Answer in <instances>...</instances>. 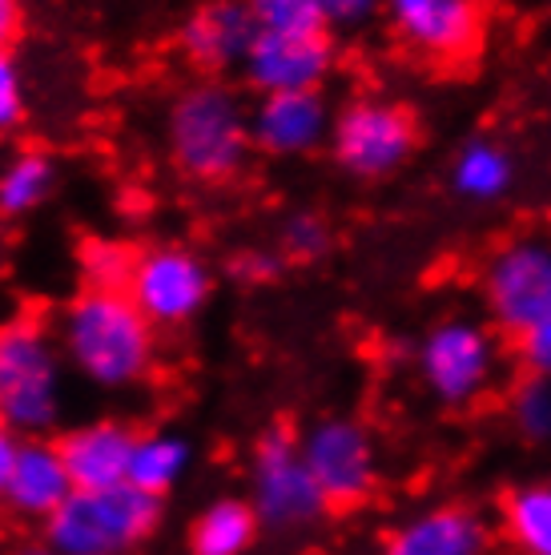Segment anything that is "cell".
Here are the masks:
<instances>
[{"label":"cell","mask_w":551,"mask_h":555,"mask_svg":"<svg viewBox=\"0 0 551 555\" xmlns=\"http://www.w3.org/2000/svg\"><path fill=\"white\" fill-rule=\"evenodd\" d=\"M53 334L65 366L97 390L141 387L157 359V326L125 291H77L56 310Z\"/></svg>","instance_id":"obj_1"},{"label":"cell","mask_w":551,"mask_h":555,"mask_svg":"<svg viewBox=\"0 0 551 555\" xmlns=\"http://www.w3.org/2000/svg\"><path fill=\"white\" fill-rule=\"evenodd\" d=\"M166 150L174 169L190 181H234L254 153L249 105L221 77L185 85L166 109Z\"/></svg>","instance_id":"obj_2"},{"label":"cell","mask_w":551,"mask_h":555,"mask_svg":"<svg viewBox=\"0 0 551 555\" xmlns=\"http://www.w3.org/2000/svg\"><path fill=\"white\" fill-rule=\"evenodd\" d=\"M65 371L53 326L28 314L0 326V418L21 439H49L61 423Z\"/></svg>","instance_id":"obj_3"},{"label":"cell","mask_w":551,"mask_h":555,"mask_svg":"<svg viewBox=\"0 0 551 555\" xmlns=\"http://www.w3.org/2000/svg\"><path fill=\"white\" fill-rule=\"evenodd\" d=\"M414 375L443 411L479 406L503 371V334L487 319L443 314L419 334L411 350Z\"/></svg>","instance_id":"obj_4"},{"label":"cell","mask_w":551,"mask_h":555,"mask_svg":"<svg viewBox=\"0 0 551 555\" xmlns=\"http://www.w3.org/2000/svg\"><path fill=\"white\" fill-rule=\"evenodd\" d=\"M162 524V500L133 483L73 491L61 512L44 519L41 540L61 555H133Z\"/></svg>","instance_id":"obj_5"},{"label":"cell","mask_w":551,"mask_h":555,"mask_svg":"<svg viewBox=\"0 0 551 555\" xmlns=\"http://www.w3.org/2000/svg\"><path fill=\"white\" fill-rule=\"evenodd\" d=\"M423 126L411 105L383 93H359L334 109L331 162L350 181H386L411 166Z\"/></svg>","instance_id":"obj_6"},{"label":"cell","mask_w":551,"mask_h":555,"mask_svg":"<svg viewBox=\"0 0 551 555\" xmlns=\"http://www.w3.org/2000/svg\"><path fill=\"white\" fill-rule=\"evenodd\" d=\"M479 302L487 322L503 338H520L527 326L551 314V234L520 230L503 237L479 266Z\"/></svg>","instance_id":"obj_7"},{"label":"cell","mask_w":551,"mask_h":555,"mask_svg":"<svg viewBox=\"0 0 551 555\" xmlns=\"http://www.w3.org/2000/svg\"><path fill=\"white\" fill-rule=\"evenodd\" d=\"M246 500L254 503L262 528L278 531V535L315 528L331 512L322 487L315 483V475L306 467L298 430H290L286 423H270L254 439Z\"/></svg>","instance_id":"obj_8"},{"label":"cell","mask_w":551,"mask_h":555,"mask_svg":"<svg viewBox=\"0 0 551 555\" xmlns=\"http://www.w3.org/2000/svg\"><path fill=\"white\" fill-rule=\"evenodd\" d=\"M386 33L431 69H463L487 44V0H383Z\"/></svg>","instance_id":"obj_9"},{"label":"cell","mask_w":551,"mask_h":555,"mask_svg":"<svg viewBox=\"0 0 551 555\" xmlns=\"http://www.w3.org/2000/svg\"><path fill=\"white\" fill-rule=\"evenodd\" d=\"M303 459L331 512L362 507L379 491V443L355 415H322L298 435Z\"/></svg>","instance_id":"obj_10"},{"label":"cell","mask_w":551,"mask_h":555,"mask_svg":"<svg viewBox=\"0 0 551 555\" xmlns=\"http://www.w3.org/2000/svg\"><path fill=\"white\" fill-rule=\"evenodd\" d=\"M125 294L157 331H174L206 310V302L214 298V270L202 254L178 242L145 246L133 258Z\"/></svg>","instance_id":"obj_11"},{"label":"cell","mask_w":551,"mask_h":555,"mask_svg":"<svg viewBox=\"0 0 551 555\" xmlns=\"http://www.w3.org/2000/svg\"><path fill=\"white\" fill-rule=\"evenodd\" d=\"M338 69V44L334 33L318 37H282V33H258L242 61V81L258 98L270 93H318Z\"/></svg>","instance_id":"obj_12"},{"label":"cell","mask_w":551,"mask_h":555,"mask_svg":"<svg viewBox=\"0 0 551 555\" xmlns=\"http://www.w3.org/2000/svg\"><path fill=\"white\" fill-rule=\"evenodd\" d=\"M496 524L463 500L427 503L383 535V555H491Z\"/></svg>","instance_id":"obj_13"},{"label":"cell","mask_w":551,"mask_h":555,"mask_svg":"<svg viewBox=\"0 0 551 555\" xmlns=\"http://www.w3.org/2000/svg\"><path fill=\"white\" fill-rule=\"evenodd\" d=\"M334 109L326 93H270L249 105V133L254 150L274 162L315 157L331 145Z\"/></svg>","instance_id":"obj_14"},{"label":"cell","mask_w":551,"mask_h":555,"mask_svg":"<svg viewBox=\"0 0 551 555\" xmlns=\"http://www.w3.org/2000/svg\"><path fill=\"white\" fill-rule=\"evenodd\" d=\"M258 25L249 16L246 0H202L178 28V49L185 65L202 77H226L242 69Z\"/></svg>","instance_id":"obj_15"},{"label":"cell","mask_w":551,"mask_h":555,"mask_svg":"<svg viewBox=\"0 0 551 555\" xmlns=\"http://www.w3.org/2000/svg\"><path fill=\"white\" fill-rule=\"evenodd\" d=\"M138 435L121 418H93L81 427H69L56 447L69 467V479L77 491H101V487L129 483V459L138 447Z\"/></svg>","instance_id":"obj_16"},{"label":"cell","mask_w":551,"mask_h":555,"mask_svg":"<svg viewBox=\"0 0 551 555\" xmlns=\"http://www.w3.org/2000/svg\"><path fill=\"white\" fill-rule=\"evenodd\" d=\"M73 479L69 467L61 459V447L56 439H25L21 451H16L13 475H9V487L0 503L16 515V519H33V524H44L49 515L61 512V503L69 500Z\"/></svg>","instance_id":"obj_17"},{"label":"cell","mask_w":551,"mask_h":555,"mask_svg":"<svg viewBox=\"0 0 551 555\" xmlns=\"http://www.w3.org/2000/svg\"><path fill=\"white\" fill-rule=\"evenodd\" d=\"M496 535L511 555H551V479H524L499 495Z\"/></svg>","instance_id":"obj_18"},{"label":"cell","mask_w":551,"mask_h":555,"mask_svg":"<svg viewBox=\"0 0 551 555\" xmlns=\"http://www.w3.org/2000/svg\"><path fill=\"white\" fill-rule=\"evenodd\" d=\"M451 194L475 206L499 202L511 194V181H515V157L503 141L496 138H471L463 141L451 157Z\"/></svg>","instance_id":"obj_19"},{"label":"cell","mask_w":551,"mask_h":555,"mask_svg":"<svg viewBox=\"0 0 551 555\" xmlns=\"http://www.w3.org/2000/svg\"><path fill=\"white\" fill-rule=\"evenodd\" d=\"M258 531H262V519L254 512V503L221 495L206 503L190 524V555H249V547L258 543Z\"/></svg>","instance_id":"obj_20"},{"label":"cell","mask_w":551,"mask_h":555,"mask_svg":"<svg viewBox=\"0 0 551 555\" xmlns=\"http://www.w3.org/2000/svg\"><path fill=\"white\" fill-rule=\"evenodd\" d=\"M193 447L185 435L178 430H145L138 435L133 459H129V483L153 495V500H166L169 491L190 475Z\"/></svg>","instance_id":"obj_21"},{"label":"cell","mask_w":551,"mask_h":555,"mask_svg":"<svg viewBox=\"0 0 551 555\" xmlns=\"http://www.w3.org/2000/svg\"><path fill=\"white\" fill-rule=\"evenodd\" d=\"M56 185L53 157L28 150L16 153L9 166L0 169V214L4 218H25L33 209H41L49 202Z\"/></svg>","instance_id":"obj_22"},{"label":"cell","mask_w":551,"mask_h":555,"mask_svg":"<svg viewBox=\"0 0 551 555\" xmlns=\"http://www.w3.org/2000/svg\"><path fill=\"white\" fill-rule=\"evenodd\" d=\"M258 33H282V37H318L331 33V21L322 13V0H246Z\"/></svg>","instance_id":"obj_23"},{"label":"cell","mask_w":551,"mask_h":555,"mask_svg":"<svg viewBox=\"0 0 551 555\" xmlns=\"http://www.w3.org/2000/svg\"><path fill=\"white\" fill-rule=\"evenodd\" d=\"M133 258L138 250L117 237H89L77 254V270H81L85 286H93V291H125L129 274H133Z\"/></svg>","instance_id":"obj_24"},{"label":"cell","mask_w":551,"mask_h":555,"mask_svg":"<svg viewBox=\"0 0 551 555\" xmlns=\"http://www.w3.org/2000/svg\"><path fill=\"white\" fill-rule=\"evenodd\" d=\"M511 427L531 447L551 443V378L524 375L511 387Z\"/></svg>","instance_id":"obj_25"},{"label":"cell","mask_w":551,"mask_h":555,"mask_svg":"<svg viewBox=\"0 0 551 555\" xmlns=\"http://www.w3.org/2000/svg\"><path fill=\"white\" fill-rule=\"evenodd\" d=\"M334 246L331 222L318 209H294L286 222L278 225V250L286 262H318Z\"/></svg>","instance_id":"obj_26"},{"label":"cell","mask_w":551,"mask_h":555,"mask_svg":"<svg viewBox=\"0 0 551 555\" xmlns=\"http://www.w3.org/2000/svg\"><path fill=\"white\" fill-rule=\"evenodd\" d=\"M511 354L520 362V371L531 378H551V314L527 326L520 338H511Z\"/></svg>","instance_id":"obj_27"},{"label":"cell","mask_w":551,"mask_h":555,"mask_svg":"<svg viewBox=\"0 0 551 555\" xmlns=\"http://www.w3.org/2000/svg\"><path fill=\"white\" fill-rule=\"evenodd\" d=\"M25 121V73L9 49H0V133H13Z\"/></svg>","instance_id":"obj_28"},{"label":"cell","mask_w":551,"mask_h":555,"mask_svg":"<svg viewBox=\"0 0 551 555\" xmlns=\"http://www.w3.org/2000/svg\"><path fill=\"white\" fill-rule=\"evenodd\" d=\"M282 270H286V258H282V250H258V246H249V250H238L234 258H230V274L242 282V286H270V282H278L282 278Z\"/></svg>","instance_id":"obj_29"},{"label":"cell","mask_w":551,"mask_h":555,"mask_svg":"<svg viewBox=\"0 0 551 555\" xmlns=\"http://www.w3.org/2000/svg\"><path fill=\"white\" fill-rule=\"evenodd\" d=\"M322 13L331 21V33H362L383 16V0H322Z\"/></svg>","instance_id":"obj_30"},{"label":"cell","mask_w":551,"mask_h":555,"mask_svg":"<svg viewBox=\"0 0 551 555\" xmlns=\"http://www.w3.org/2000/svg\"><path fill=\"white\" fill-rule=\"evenodd\" d=\"M21 443H25V439H21V435L0 418V495H4V487H9V475H13V463H16Z\"/></svg>","instance_id":"obj_31"},{"label":"cell","mask_w":551,"mask_h":555,"mask_svg":"<svg viewBox=\"0 0 551 555\" xmlns=\"http://www.w3.org/2000/svg\"><path fill=\"white\" fill-rule=\"evenodd\" d=\"M21 25V0H0V49H9Z\"/></svg>","instance_id":"obj_32"},{"label":"cell","mask_w":551,"mask_h":555,"mask_svg":"<svg viewBox=\"0 0 551 555\" xmlns=\"http://www.w3.org/2000/svg\"><path fill=\"white\" fill-rule=\"evenodd\" d=\"M13 555H61V552H56V547H49L44 540H37V543H21Z\"/></svg>","instance_id":"obj_33"}]
</instances>
